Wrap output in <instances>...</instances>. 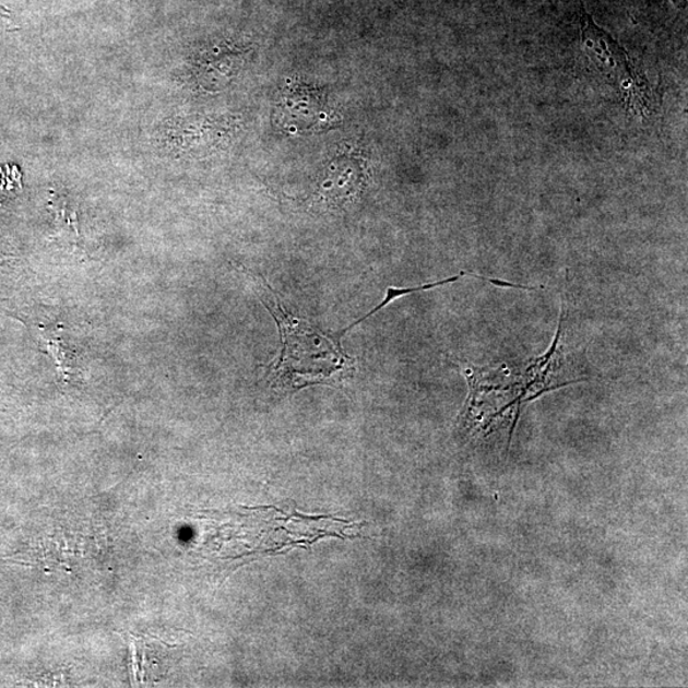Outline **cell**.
Segmentation results:
<instances>
[{"instance_id": "1", "label": "cell", "mask_w": 688, "mask_h": 688, "mask_svg": "<svg viewBox=\"0 0 688 688\" xmlns=\"http://www.w3.org/2000/svg\"><path fill=\"white\" fill-rule=\"evenodd\" d=\"M265 306L277 321L282 335V351L271 365L274 387L297 390L332 381L352 369V359L341 346L343 332L329 335L318 328L297 320L274 295L265 298Z\"/></svg>"}, {"instance_id": "2", "label": "cell", "mask_w": 688, "mask_h": 688, "mask_svg": "<svg viewBox=\"0 0 688 688\" xmlns=\"http://www.w3.org/2000/svg\"><path fill=\"white\" fill-rule=\"evenodd\" d=\"M581 43L593 64L621 84H629L638 81V74L621 45H618L606 31L602 29L584 11L580 8Z\"/></svg>"}, {"instance_id": "3", "label": "cell", "mask_w": 688, "mask_h": 688, "mask_svg": "<svg viewBox=\"0 0 688 688\" xmlns=\"http://www.w3.org/2000/svg\"><path fill=\"white\" fill-rule=\"evenodd\" d=\"M465 275H472V277H474V278L486 281L488 283H493V280H494V278L482 277V275L474 274V273L461 272L458 275H454V277L446 278V280H442V281H438V282L428 283V285H424V286L411 287V288L389 287L388 290H387V296H385L384 300H382L381 304L378 305L377 308L371 310L369 313H366L365 317H363L361 319H358L356 321V323L351 324L349 327L344 329L343 333H346L347 331H349V329L354 328L355 325H357L359 323H363L364 320L369 319L370 317L373 316L375 312H378L382 308H385V306H388L390 303L394 301L395 298H400L402 296L410 295V294L420 293V290H427V289H432V288L440 287V286H443V285H448V283H454V282H456L459 280H462L463 277H465Z\"/></svg>"}, {"instance_id": "4", "label": "cell", "mask_w": 688, "mask_h": 688, "mask_svg": "<svg viewBox=\"0 0 688 688\" xmlns=\"http://www.w3.org/2000/svg\"><path fill=\"white\" fill-rule=\"evenodd\" d=\"M54 213H56L58 234L72 241L79 240V221H76L75 213L69 211L64 199L56 198V202H54Z\"/></svg>"}]
</instances>
